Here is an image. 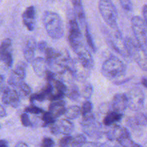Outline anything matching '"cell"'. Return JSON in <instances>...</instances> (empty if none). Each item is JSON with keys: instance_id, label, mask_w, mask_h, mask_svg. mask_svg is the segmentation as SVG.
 Segmentation results:
<instances>
[{"instance_id": "obj_1", "label": "cell", "mask_w": 147, "mask_h": 147, "mask_svg": "<svg viewBox=\"0 0 147 147\" xmlns=\"http://www.w3.org/2000/svg\"><path fill=\"white\" fill-rule=\"evenodd\" d=\"M42 23L48 35L53 39H60L64 35L63 20L57 13L46 11L42 15Z\"/></svg>"}, {"instance_id": "obj_2", "label": "cell", "mask_w": 147, "mask_h": 147, "mask_svg": "<svg viewBox=\"0 0 147 147\" xmlns=\"http://www.w3.org/2000/svg\"><path fill=\"white\" fill-rule=\"evenodd\" d=\"M124 46L129 57L135 61L142 70L147 71V51L131 37L124 38Z\"/></svg>"}, {"instance_id": "obj_3", "label": "cell", "mask_w": 147, "mask_h": 147, "mask_svg": "<svg viewBox=\"0 0 147 147\" xmlns=\"http://www.w3.org/2000/svg\"><path fill=\"white\" fill-rule=\"evenodd\" d=\"M126 71V65L116 56H111L106 59L101 67L102 74L109 79H119L124 76Z\"/></svg>"}, {"instance_id": "obj_4", "label": "cell", "mask_w": 147, "mask_h": 147, "mask_svg": "<svg viewBox=\"0 0 147 147\" xmlns=\"http://www.w3.org/2000/svg\"><path fill=\"white\" fill-rule=\"evenodd\" d=\"M98 9L103 20L109 27L112 29L118 27L117 10L111 0H100Z\"/></svg>"}, {"instance_id": "obj_5", "label": "cell", "mask_w": 147, "mask_h": 147, "mask_svg": "<svg viewBox=\"0 0 147 147\" xmlns=\"http://www.w3.org/2000/svg\"><path fill=\"white\" fill-rule=\"evenodd\" d=\"M81 126L85 134L93 138H99L103 135V128L100 122L96 120L93 112L83 115L81 120Z\"/></svg>"}, {"instance_id": "obj_6", "label": "cell", "mask_w": 147, "mask_h": 147, "mask_svg": "<svg viewBox=\"0 0 147 147\" xmlns=\"http://www.w3.org/2000/svg\"><path fill=\"white\" fill-rule=\"evenodd\" d=\"M131 28L136 43L147 51V29L143 19L134 16L131 19Z\"/></svg>"}, {"instance_id": "obj_7", "label": "cell", "mask_w": 147, "mask_h": 147, "mask_svg": "<svg viewBox=\"0 0 147 147\" xmlns=\"http://www.w3.org/2000/svg\"><path fill=\"white\" fill-rule=\"evenodd\" d=\"M127 100V106L133 111H140L144 106L145 95L142 89L139 87L132 88L125 94Z\"/></svg>"}, {"instance_id": "obj_8", "label": "cell", "mask_w": 147, "mask_h": 147, "mask_svg": "<svg viewBox=\"0 0 147 147\" xmlns=\"http://www.w3.org/2000/svg\"><path fill=\"white\" fill-rule=\"evenodd\" d=\"M68 41L75 52L83 46L82 34L79 27L78 22L75 18L70 19L68 24Z\"/></svg>"}, {"instance_id": "obj_9", "label": "cell", "mask_w": 147, "mask_h": 147, "mask_svg": "<svg viewBox=\"0 0 147 147\" xmlns=\"http://www.w3.org/2000/svg\"><path fill=\"white\" fill-rule=\"evenodd\" d=\"M1 101L5 105H10L17 108L20 103V95L16 89H11L6 86L1 92Z\"/></svg>"}, {"instance_id": "obj_10", "label": "cell", "mask_w": 147, "mask_h": 147, "mask_svg": "<svg viewBox=\"0 0 147 147\" xmlns=\"http://www.w3.org/2000/svg\"><path fill=\"white\" fill-rule=\"evenodd\" d=\"M0 61L4 63L7 67H11L13 58L11 54V40L6 38L0 44Z\"/></svg>"}, {"instance_id": "obj_11", "label": "cell", "mask_w": 147, "mask_h": 147, "mask_svg": "<svg viewBox=\"0 0 147 147\" xmlns=\"http://www.w3.org/2000/svg\"><path fill=\"white\" fill-rule=\"evenodd\" d=\"M109 129L106 131V135L110 141H119L121 138L131 135L130 132L126 128L114 124L110 125Z\"/></svg>"}, {"instance_id": "obj_12", "label": "cell", "mask_w": 147, "mask_h": 147, "mask_svg": "<svg viewBox=\"0 0 147 147\" xmlns=\"http://www.w3.org/2000/svg\"><path fill=\"white\" fill-rule=\"evenodd\" d=\"M75 53L77 54L79 61L86 69L90 71V69H93L94 66V60L93 59V56H91V53L84 46L80 48Z\"/></svg>"}, {"instance_id": "obj_13", "label": "cell", "mask_w": 147, "mask_h": 147, "mask_svg": "<svg viewBox=\"0 0 147 147\" xmlns=\"http://www.w3.org/2000/svg\"><path fill=\"white\" fill-rule=\"evenodd\" d=\"M111 110L118 113L123 114L127 106V100L125 94L117 93L113 96L111 102L110 103Z\"/></svg>"}, {"instance_id": "obj_14", "label": "cell", "mask_w": 147, "mask_h": 147, "mask_svg": "<svg viewBox=\"0 0 147 147\" xmlns=\"http://www.w3.org/2000/svg\"><path fill=\"white\" fill-rule=\"evenodd\" d=\"M22 22L27 30L32 31L35 25V10L33 6H30L22 14Z\"/></svg>"}, {"instance_id": "obj_15", "label": "cell", "mask_w": 147, "mask_h": 147, "mask_svg": "<svg viewBox=\"0 0 147 147\" xmlns=\"http://www.w3.org/2000/svg\"><path fill=\"white\" fill-rule=\"evenodd\" d=\"M36 48H37V43L34 38L30 37L28 40H27L24 49H23L24 59L27 61V62L32 63V61L34 60Z\"/></svg>"}, {"instance_id": "obj_16", "label": "cell", "mask_w": 147, "mask_h": 147, "mask_svg": "<svg viewBox=\"0 0 147 147\" xmlns=\"http://www.w3.org/2000/svg\"><path fill=\"white\" fill-rule=\"evenodd\" d=\"M65 102L63 99L60 100L53 101L49 105L48 112L54 117L55 119L60 117L61 115H64L65 112Z\"/></svg>"}, {"instance_id": "obj_17", "label": "cell", "mask_w": 147, "mask_h": 147, "mask_svg": "<svg viewBox=\"0 0 147 147\" xmlns=\"http://www.w3.org/2000/svg\"><path fill=\"white\" fill-rule=\"evenodd\" d=\"M32 66L36 75L43 77L47 71V64L45 59L42 57H37L32 61Z\"/></svg>"}, {"instance_id": "obj_18", "label": "cell", "mask_w": 147, "mask_h": 147, "mask_svg": "<svg viewBox=\"0 0 147 147\" xmlns=\"http://www.w3.org/2000/svg\"><path fill=\"white\" fill-rule=\"evenodd\" d=\"M74 8V12L76 17L81 24H84L86 22V16L83 10L82 0H70Z\"/></svg>"}, {"instance_id": "obj_19", "label": "cell", "mask_w": 147, "mask_h": 147, "mask_svg": "<svg viewBox=\"0 0 147 147\" xmlns=\"http://www.w3.org/2000/svg\"><path fill=\"white\" fill-rule=\"evenodd\" d=\"M56 123L58 127L60 133L64 134L65 135H70L74 128V125L70 120L62 119L59 121H56Z\"/></svg>"}, {"instance_id": "obj_20", "label": "cell", "mask_w": 147, "mask_h": 147, "mask_svg": "<svg viewBox=\"0 0 147 147\" xmlns=\"http://www.w3.org/2000/svg\"><path fill=\"white\" fill-rule=\"evenodd\" d=\"M123 114L118 113V112L111 110L106 114L103 122L106 126H110V125H114L116 122L120 121L123 118Z\"/></svg>"}, {"instance_id": "obj_21", "label": "cell", "mask_w": 147, "mask_h": 147, "mask_svg": "<svg viewBox=\"0 0 147 147\" xmlns=\"http://www.w3.org/2000/svg\"><path fill=\"white\" fill-rule=\"evenodd\" d=\"M80 114H81V108L78 105H72L66 108L64 115L67 119L73 120L78 118Z\"/></svg>"}, {"instance_id": "obj_22", "label": "cell", "mask_w": 147, "mask_h": 147, "mask_svg": "<svg viewBox=\"0 0 147 147\" xmlns=\"http://www.w3.org/2000/svg\"><path fill=\"white\" fill-rule=\"evenodd\" d=\"M24 79H22L20 75H18L17 73H15L14 71H12L11 73L10 74L9 76L8 84L9 85L13 86V87L17 88L22 82H24Z\"/></svg>"}, {"instance_id": "obj_23", "label": "cell", "mask_w": 147, "mask_h": 147, "mask_svg": "<svg viewBox=\"0 0 147 147\" xmlns=\"http://www.w3.org/2000/svg\"><path fill=\"white\" fill-rule=\"evenodd\" d=\"M135 123L139 127L147 125V115L145 112L138 111L136 115L133 117Z\"/></svg>"}, {"instance_id": "obj_24", "label": "cell", "mask_w": 147, "mask_h": 147, "mask_svg": "<svg viewBox=\"0 0 147 147\" xmlns=\"http://www.w3.org/2000/svg\"><path fill=\"white\" fill-rule=\"evenodd\" d=\"M118 142L120 144L122 147H142L140 144L134 141L131 138V135L123 137L119 139Z\"/></svg>"}, {"instance_id": "obj_25", "label": "cell", "mask_w": 147, "mask_h": 147, "mask_svg": "<svg viewBox=\"0 0 147 147\" xmlns=\"http://www.w3.org/2000/svg\"><path fill=\"white\" fill-rule=\"evenodd\" d=\"M86 142V137L83 134H78L76 136L73 137L71 141L72 147H81Z\"/></svg>"}, {"instance_id": "obj_26", "label": "cell", "mask_w": 147, "mask_h": 147, "mask_svg": "<svg viewBox=\"0 0 147 147\" xmlns=\"http://www.w3.org/2000/svg\"><path fill=\"white\" fill-rule=\"evenodd\" d=\"M66 95L70 98L71 100H78V99L80 97V92L79 89L76 85H72L70 88H67V93Z\"/></svg>"}, {"instance_id": "obj_27", "label": "cell", "mask_w": 147, "mask_h": 147, "mask_svg": "<svg viewBox=\"0 0 147 147\" xmlns=\"http://www.w3.org/2000/svg\"><path fill=\"white\" fill-rule=\"evenodd\" d=\"M85 35H86V41H87V43L88 44L89 47L91 49L92 51L96 53V47L95 46L94 41H93V37H92L91 34H90V32L89 30L88 26L86 25V31H85Z\"/></svg>"}, {"instance_id": "obj_28", "label": "cell", "mask_w": 147, "mask_h": 147, "mask_svg": "<svg viewBox=\"0 0 147 147\" xmlns=\"http://www.w3.org/2000/svg\"><path fill=\"white\" fill-rule=\"evenodd\" d=\"M17 89H18L19 90L17 91V92H19L20 96H22H22H28V95H30V93H31V88H30V86H29L27 84H26L24 82H22V83L18 86Z\"/></svg>"}, {"instance_id": "obj_29", "label": "cell", "mask_w": 147, "mask_h": 147, "mask_svg": "<svg viewBox=\"0 0 147 147\" xmlns=\"http://www.w3.org/2000/svg\"><path fill=\"white\" fill-rule=\"evenodd\" d=\"M43 126H50L56 122V119L49 112H45L42 115Z\"/></svg>"}, {"instance_id": "obj_30", "label": "cell", "mask_w": 147, "mask_h": 147, "mask_svg": "<svg viewBox=\"0 0 147 147\" xmlns=\"http://www.w3.org/2000/svg\"><path fill=\"white\" fill-rule=\"evenodd\" d=\"M93 88L90 84H86V85H84L82 89V95H83V97L86 99H88L91 97L92 95H93Z\"/></svg>"}, {"instance_id": "obj_31", "label": "cell", "mask_w": 147, "mask_h": 147, "mask_svg": "<svg viewBox=\"0 0 147 147\" xmlns=\"http://www.w3.org/2000/svg\"><path fill=\"white\" fill-rule=\"evenodd\" d=\"M92 110H93V105L89 101H86L83 104V106L81 108V113L83 115H88L92 113Z\"/></svg>"}, {"instance_id": "obj_32", "label": "cell", "mask_w": 147, "mask_h": 147, "mask_svg": "<svg viewBox=\"0 0 147 147\" xmlns=\"http://www.w3.org/2000/svg\"><path fill=\"white\" fill-rule=\"evenodd\" d=\"M24 110L27 113L35 114V115H39V114H42L45 112V111L42 108H38V107L35 106V105H30V106L27 107Z\"/></svg>"}, {"instance_id": "obj_33", "label": "cell", "mask_w": 147, "mask_h": 147, "mask_svg": "<svg viewBox=\"0 0 147 147\" xmlns=\"http://www.w3.org/2000/svg\"><path fill=\"white\" fill-rule=\"evenodd\" d=\"M72 139H73V137L70 136V135H65L59 141V146L60 147H69V145L71 144Z\"/></svg>"}, {"instance_id": "obj_34", "label": "cell", "mask_w": 147, "mask_h": 147, "mask_svg": "<svg viewBox=\"0 0 147 147\" xmlns=\"http://www.w3.org/2000/svg\"><path fill=\"white\" fill-rule=\"evenodd\" d=\"M122 8L126 12H131L133 10V5L131 0H119Z\"/></svg>"}, {"instance_id": "obj_35", "label": "cell", "mask_w": 147, "mask_h": 147, "mask_svg": "<svg viewBox=\"0 0 147 147\" xmlns=\"http://www.w3.org/2000/svg\"><path fill=\"white\" fill-rule=\"evenodd\" d=\"M21 122L24 127H30L32 125L27 112H24L21 115Z\"/></svg>"}, {"instance_id": "obj_36", "label": "cell", "mask_w": 147, "mask_h": 147, "mask_svg": "<svg viewBox=\"0 0 147 147\" xmlns=\"http://www.w3.org/2000/svg\"><path fill=\"white\" fill-rule=\"evenodd\" d=\"M55 145V141L49 137H45L41 143L42 147H54Z\"/></svg>"}, {"instance_id": "obj_37", "label": "cell", "mask_w": 147, "mask_h": 147, "mask_svg": "<svg viewBox=\"0 0 147 147\" xmlns=\"http://www.w3.org/2000/svg\"><path fill=\"white\" fill-rule=\"evenodd\" d=\"M47 48H48V46H47V42L44 41V40H41V41H40L39 43H37V48L38 49L41 53H45V52L46 49H47Z\"/></svg>"}, {"instance_id": "obj_38", "label": "cell", "mask_w": 147, "mask_h": 147, "mask_svg": "<svg viewBox=\"0 0 147 147\" xmlns=\"http://www.w3.org/2000/svg\"><path fill=\"white\" fill-rule=\"evenodd\" d=\"M45 76L47 82H52L54 79H56L55 74L54 72L52 71H50V70H47V71H46V74L45 75Z\"/></svg>"}, {"instance_id": "obj_39", "label": "cell", "mask_w": 147, "mask_h": 147, "mask_svg": "<svg viewBox=\"0 0 147 147\" xmlns=\"http://www.w3.org/2000/svg\"><path fill=\"white\" fill-rule=\"evenodd\" d=\"M142 14H143V20L147 29V4H144L142 7Z\"/></svg>"}, {"instance_id": "obj_40", "label": "cell", "mask_w": 147, "mask_h": 147, "mask_svg": "<svg viewBox=\"0 0 147 147\" xmlns=\"http://www.w3.org/2000/svg\"><path fill=\"white\" fill-rule=\"evenodd\" d=\"M4 83H5V78H4V76L3 75L0 74V93L2 92L4 86H5Z\"/></svg>"}, {"instance_id": "obj_41", "label": "cell", "mask_w": 147, "mask_h": 147, "mask_svg": "<svg viewBox=\"0 0 147 147\" xmlns=\"http://www.w3.org/2000/svg\"><path fill=\"white\" fill-rule=\"evenodd\" d=\"M81 147H100V146L95 142H87L86 141Z\"/></svg>"}, {"instance_id": "obj_42", "label": "cell", "mask_w": 147, "mask_h": 147, "mask_svg": "<svg viewBox=\"0 0 147 147\" xmlns=\"http://www.w3.org/2000/svg\"><path fill=\"white\" fill-rule=\"evenodd\" d=\"M7 115V111L5 108L0 104V118H4Z\"/></svg>"}, {"instance_id": "obj_43", "label": "cell", "mask_w": 147, "mask_h": 147, "mask_svg": "<svg viewBox=\"0 0 147 147\" xmlns=\"http://www.w3.org/2000/svg\"><path fill=\"white\" fill-rule=\"evenodd\" d=\"M14 147H29V146L26 143L23 142V141H20V142H18L17 144H16Z\"/></svg>"}, {"instance_id": "obj_44", "label": "cell", "mask_w": 147, "mask_h": 147, "mask_svg": "<svg viewBox=\"0 0 147 147\" xmlns=\"http://www.w3.org/2000/svg\"><path fill=\"white\" fill-rule=\"evenodd\" d=\"M0 147H8V142L6 140H0Z\"/></svg>"}, {"instance_id": "obj_45", "label": "cell", "mask_w": 147, "mask_h": 147, "mask_svg": "<svg viewBox=\"0 0 147 147\" xmlns=\"http://www.w3.org/2000/svg\"><path fill=\"white\" fill-rule=\"evenodd\" d=\"M142 84L145 88H147V77H144L142 79Z\"/></svg>"}, {"instance_id": "obj_46", "label": "cell", "mask_w": 147, "mask_h": 147, "mask_svg": "<svg viewBox=\"0 0 147 147\" xmlns=\"http://www.w3.org/2000/svg\"><path fill=\"white\" fill-rule=\"evenodd\" d=\"M145 113H146V115H147V105H146V108H145Z\"/></svg>"}, {"instance_id": "obj_47", "label": "cell", "mask_w": 147, "mask_h": 147, "mask_svg": "<svg viewBox=\"0 0 147 147\" xmlns=\"http://www.w3.org/2000/svg\"><path fill=\"white\" fill-rule=\"evenodd\" d=\"M113 147H119V146H113Z\"/></svg>"}]
</instances>
